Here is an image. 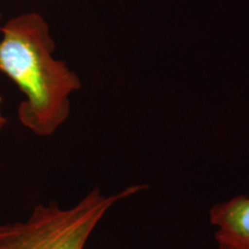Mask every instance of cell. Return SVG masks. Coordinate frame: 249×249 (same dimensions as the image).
Wrapping results in <instances>:
<instances>
[{"label": "cell", "instance_id": "5b68a950", "mask_svg": "<svg viewBox=\"0 0 249 249\" xmlns=\"http://www.w3.org/2000/svg\"><path fill=\"white\" fill-rule=\"evenodd\" d=\"M0 21H1V13H0Z\"/></svg>", "mask_w": 249, "mask_h": 249}, {"label": "cell", "instance_id": "277c9868", "mask_svg": "<svg viewBox=\"0 0 249 249\" xmlns=\"http://www.w3.org/2000/svg\"><path fill=\"white\" fill-rule=\"evenodd\" d=\"M1 104H2V98L0 97V133L2 132V129H4L6 124H7V119H6V117L4 116V114H2Z\"/></svg>", "mask_w": 249, "mask_h": 249}, {"label": "cell", "instance_id": "6da1fadb", "mask_svg": "<svg viewBox=\"0 0 249 249\" xmlns=\"http://www.w3.org/2000/svg\"><path fill=\"white\" fill-rule=\"evenodd\" d=\"M0 31V71L24 95L18 121L36 135L51 136L70 117L71 96L81 89V79L54 58L55 42L39 13L17 15Z\"/></svg>", "mask_w": 249, "mask_h": 249}, {"label": "cell", "instance_id": "7a4b0ae2", "mask_svg": "<svg viewBox=\"0 0 249 249\" xmlns=\"http://www.w3.org/2000/svg\"><path fill=\"white\" fill-rule=\"evenodd\" d=\"M144 188L130 185L110 195L93 188L67 209L54 202L37 204L26 220L0 225V249H85L105 214Z\"/></svg>", "mask_w": 249, "mask_h": 249}, {"label": "cell", "instance_id": "3957f363", "mask_svg": "<svg viewBox=\"0 0 249 249\" xmlns=\"http://www.w3.org/2000/svg\"><path fill=\"white\" fill-rule=\"evenodd\" d=\"M218 249H249V196L218 202L209 211Z\"/></svg>", "mask_w": 249, "mask_h": 249}]
</instances>
